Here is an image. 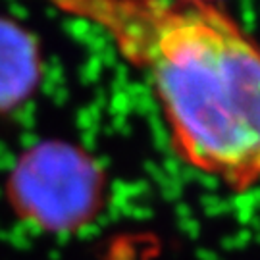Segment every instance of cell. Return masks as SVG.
Returning <instances> with one entry per match:
<instances>
[{
  "mask_svg": "<svg viewBox=\"0 0 260 260\" xmlns=\"http://www.w3.org/2000/svg\"><path fill=\"white\" fill-rule=\"evenodd\" d=\"M103 29L149 75L177 154L235 193L260 172V62L241 25L195 0H47Z\"/></svg>",
  "mask_w": 260,
  "mask_h": 260,
  "instance_id": "cell-1",
  "label": "cell"
},
{
  "mask_svg": "<svg viewBox=\"0 0 260 260\" xmlns=\"http://www.w3.org/2000/svg\"><path fill=\"white\" fill-rule=\"evenodd\" d=\"M6 193L19 220L41 232L72 233L103 210L106 176L83 149L47 141L18 158Z\"/></svg>",
  "mask_w": 260,
  "mask_h": 260,
  "instance_id": "cell-2",
  "label": "cell"
},
{
  "mask_svg": "<svg viewBox=\"0 0 260 260\" xmlns=\"http://www.w3.org/2000/svg\"><path fill=\"white\" fill-rule=\"evenodd\" d=\"M43 72L37 39L16 19L0 18V116L35 93Z\"/></svg>",
  "mask_w": 260,
  "mask_h": 260,
  "instance_id": "cell-3",
  "label": "cell"
},
{
  "mask_svg": "<svg viewBox=\"0 0 260 260\" xmlns=\"http://www.w3.org/2000/svg\"><path fill=\"white\" fill-rule=\"evenodd\" d=\"M195 2H206V4H214L216 0H195Z\"/></svg>",
  "mask_w": 260,
  "mask_h": 260,
  "instance_id": "cell-4",
  "label": "cell"
}]
</instances>
